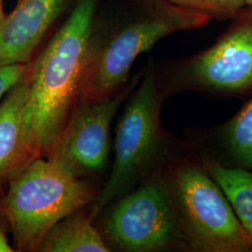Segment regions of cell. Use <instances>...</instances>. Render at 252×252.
I'll return each instance as SVG.
<instances>
[{"label": "cell", "mask_w": 252, "mask_h": 252, "mask_svg": "<svg viewBox=\"0 0 252 252\" xmlns=\"http://www.w3.org/2000/svg\"><path fill=\"white\" fill-rule=\"evenodd\" d=\"M210 21L167 0H103L92 23L79 98L100 100L115 94L130 81L140 54L166 36L203 28Z\"/></svg>", "instance_id": "1"}, {"label": "cell", "mask_w": 252, "mask_h": 252, "mask_svg": "<svg viewBox=\"0 0 252 252\" xmlns=\"http://www.w3.org/2000/svg\"><path fill=\"white\" fill-rule=\"evenodd\" d=\"M103 0H78L30 63L24 130L30 161L46 157L80 97L94 15Z\"/></svg>", "instance_id": "2"}, {"label": "cell", "mask_w": 252, "mask_h": 252, "mask_svg": "<svg viewBox=\"0 0 252 252\" xmlns=\"http://www.w3.org/2000/svg\"><path fill=\"white\" fill-rule=\"evenodd\" d=\"M127 99L118 123L112 169L93 205L92 219L192 151L185 138L171 135L162 127L164 100L158 90L154 61L150 60L142 69L140 81Z\"/></svg>", "instance_id": "3"}, {"label": "cell", "mask_w": 252, "mask_h": 252, "mask_svg": "<svg viewBox=\"0 0 252 252\" xmlns=\"http://www.w3.org/2000/svg\"><path fill=\"white\" fill-rule=\"evenodd\" d=\"M0 210L13 235L16 252H37L47 234L93 199L81 178L52 159L37 157L8 181Z\"/></svg>", "instance_id": "4"}, {"label": "cell", "mask_w": 252, "mask_h": 252, "mask_svg": "<svg viewBox=\"0 0 252 252\" xmlns=\"http://www.w3.org/2000/svg\"><path fill=\"white\" fill-rule=\"evenodd\" d=\"M216 41L185 57L155 63L162 97L194 93L213 98L252 95V7L245 6Z\"/></svg>", "instance_id": "5"}, {"label": "cell", "mask_w": 252, "mask_h": 252, "mask_svg": "<svg viewBox=\"0 0 252 252\" xmlns=\"http://www.w3.org/2000/svg\"><path fill=\"white\" fill-rule=\"evenodd\" d=\"M163 176L189 252H252L247 232L193 150Z\"/></svg>", "instance_id": "6"}, {"label": "cell", "mask_w": 252, "mask_h": 252, "mask_svg": "<svg viewBox=\"0 0 252 252\" xmlns=\"http://www.w3.org/2000/svg\"><path fill=\"white\" fill-rule=\"evenodd\" d=\"M103 230L126 252H189L163 173L117 200Z\"/></svg>", "instance_id": "7"}, {"label": "cell", "mask_w": 252, "mask_h": 252, "mask_svg": "<svg viewBox=\"0 0 252 252\" xmlns=\"http://www.w3.org/2000/svg\"><path fill=\"white\" fill-rule=\"evenodd\" d=\"M141 76L142 70L107 98H79L46 157L80 178L102 170L108 162L112 120Z\"/></svg>", "instance_id": "8"}, {"label": "cell", "mask_w": 252, "mask_h": 252, "mask_svg": "<svg viewBox=\"0 0 252 252\" xmlns=\"http://www.w3.org/2000/svg\"><path fill=\"white\" fill-rule=\"evenodd\" d=\"M78 0H16L0 29V66L27 64L49 32Z\"/></svg>", "instance_id": "9"}, {"label": "cell", "mask_w": 252, "mask_h": 252, "mask_svg": "<svg viewBox=\"0 0 252 252\" xmlns=\"http://www.w3.org/2000/svg\"><path fill=\"white\" fill-rule=\"evenodd\" d=\"M184 135L194 152L226 165L252 169V95L224 123L192 126Z\"/></svg>", "instance_id": "10"}, {"label": "cell", "mask_w": 252, "mask_h": 252, "mask_svg": "<svg viewBox=\"0 0 252 252\" xmlns=\"http://www.w3.org/2000/svg\"><path fill=\"white\" fill-rule=\"evenodd\" d=\"M27 96L28 81L24 74L0 102V186L31 162L24 130Z\"/></svg>", "instance_id": "11"}, {"label": "cell", "mask_w": 252, "mask_h": 252, "mask_svg": "<svg viewBox=\"0 0 252 252\" xmlns=\"http://www.w3.org/2000/svg\"><path fill=\"white\" fill-rule=\"evenodd\" d=\"M196 154L205 170L224 193L252 247V169L226 165L207 155Z\"/></svg>", "instance_id": "12"}, {"label": "cell", "mask_w": 252, "mask_h": 252, "mask_svg": "<svg viewBox=\"0 0 252 252\" xmlns=\"http://www.w3.org/2000/svg\"><path fill=\"white\" fill-rule=\"evenodd\" d=\"M92 220L79 211L65 217L47 234L37 252H111Z\"/></svg>", "instance_id": "13"}, {"label": "cell", "mask_w": 252, "mask_h": 252, "mask_svg": "<svg viewBox=\"0 0 252 252\" xmlns=\"http://www.w3.org/2000/svg\"><path fill=\"white\" fill-rule=\"evenodd\" d=\"M184 9L202 13L210 20H231L245 7L244 0H167Z\"/></svg>", "instance_id": "14"}, {"label": "cell", "mask_w": 252, "mask_h": 252, "mask_svg": "<svg viewBox=\"0 0 252 252\" xmlns=\"http://www.w3.org/2000/svg\"><path fill=\"white\" fill-rule=\"evenodd\" d=\"M27 66L23 63L0 66V100L22 79Z\"/></svg>", "instance_id": "15"}, {"label": "cell", "mask_w": 252, "mask_h": 252, "mask_svg": "<svg viewBox=\"0 0 252 252\" xmlns=\"http://www.w3.org/2000/svg\"><path fill=\"white\" fill-rule=\"evenodd\" d=\"M10 231L9 224L5 215L0 210V252H14L16 250L9 244L8 233Z\"/></svg>", "instance_id": "16"}, {"label": "cell", "mask_w": 252, "mask_h": 252, "mask_svg": "<svg viewBox=\"0 0 252 252\" xmlns=\"http://www.w3.org/2000/svg\"><path fill=\"white\" fill-rule=\"evenodd\" d=\"M3 3H4V0H0V29L5 22V19L7 17V14L4 11Z\"/></svg>", "instance_id": "17"}, {"label": "cell", "mask_w": 252, "mask_h": 252, "mask_svg": "<svg viewBox=\"0 0 252 252\" xmlns=\"http://www.w3.org/2000/svg\"><path fill=\"white\" fill-rule=\"evenodd\" d=\"M245 6H249V7H252V0H244Z\"/></svg>", "instance_id": "18"}, {"label": "cell", "mask_w": 252, "mask_h": 252, "mask_svg": "<svg viewBox=\"0 0 252 252\" xmlns=\"http://www.w3.org/2000/svg\"><path fill=\"white\" fill-rule=\"evenodd\" d=\"M1 188H2V186H0V192H1Z\"/></svg>", "instance_id": "19"}]
</instances>
